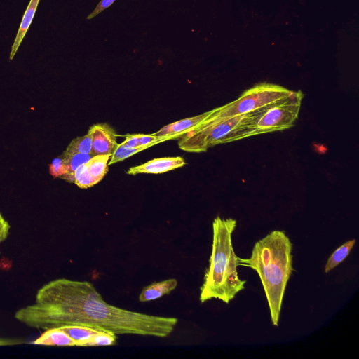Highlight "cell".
Instances as JSON below:
<instances>
[{
    "mask_svg": "<svg viewBox=\"0 0 359 359\" xmlns=\"http://www.w3.org/2000/svg\"><path fill=\"white\" fill-rule=\"evenodd\" d=\"M15 318L37 330L83 325L116 334L165 338L178 323L175 317L149 315L113 306L86 280H51L36 292L32 304L19 309Z\"/></svg>",
    "mask_w": 359,
    "mask_h": 359,
    "instance_id": "obj_1",
    "label": "cell"
},
{
    "mask_svg": "<svg viewBox=\"0 0 359 359\" xmlns=\"http://www.w3.org/2000/svg\"><path fill=\"white\" fill-rule=\"evenodd\" d=\"M292 244L284 231L273 230L257 241L249 258L238 257V266L255 270L268 302L271 320L278 326L283 299L292 275Z\"/></svg>",
    "mask_w": 359,
    "mask_h": 359,
    "instance_id": "obj_2",
    "label": "cell"
},
{
    "mask_svg": "<svg viewBox=\"0 0 359 359\" xmlns=\"http://www.w3.org/2000/svg\"><path fill=\"white\" fill-rule=\"evenodd\" d=\"M236 220L219 216L212 222V252L201 287V303L217 299L229 304L245 288V280L239 278L237 272L238 257L232 245V233Z\"/></svg>",
    "mask_w": 359,
    "mask_h": 359,
    "instance_id": "obj_3",
    "label": "cell"
},
{
    "mask_svg": "<svg viewBox=\"0 0 359 359\" xmlns=\"http://www.w3.org/2000/svg\"><path fill=\"white\" fill-rule=\"evenodd\" d=\"M266 109L216 122L203 119L178 137V146L183 151L199 153L217 144L262 134L257 123Z\"/></svg>",
    "mask_w": 359,
    "mask_h": 359,
    "instance_id": "obj_4",
    "label": "cell"
},
{
    "mask_svg": "<svg viewBox=\"0 0 359 359\" xmlns=\"http://www.w3.org/2000/svg\"><path fill=\"white\" fill-rule=\"evenodd\" d=\"M292 92L278 85L262 83L248 89L236 100L210 110L204 120L216 122L264 109L284 100Z\"/></svg>",
    "mask_w": 359,
    "mask_h": 359,
    "instance_id": "obj_5",
    "label": "cell"
},
{
    "mask_svg": "<svg viewBox=\"0 0 359 359\" xmlns=\"http://www.w3.org/2000/svg\"><path fill=\"white\" fill-rule=\"evenodd\" d=\"M303 97L301 90L292 91L286 99L267 108L257 123L262 134L281 131L293 126L298 118Z\"/></svg>",
    "mask_w": 359,
    "mask_h": 359,
    "instance_id": "obj_6",
    "label": "cell"
},
{
    "mask_svg": "<svg viewBox=\"0 0 359 359\" xmlns=\"http://www.w3.org/2000/svg\"><path fill=\"white\" fill-rule=\"evenodd\" d=\"M92 139V156L97 155H112L117 145V134L107 123H96L91 126L88 131Z\"/></svg>",
    "mask_w": 359,
    "mask_h": 359,
    "instance_id": "obj_7",
    "label": "cell"
},
{
    "mask_svg": "<svg viewBox=\"0 0 359 359\" xmlns=\"http://www.w3.org/2000/svg\"><path fill=\"white\" fill-rule=\"evenodd\" d=\"M185 165L186 162L181 156L158 158L131 167L126 173L132 175L140 173L159 174L173 170Z\"/></svg>",
    "mask_w": 359,
    "mask_h": 359,
    "instance_id": "obj_8",
    "label": "cell"
},
{
    "mask_svg": "<svg viewBox=\"0 0 359 359\" xmlns=\"http://www.w3.org/2000/svg\"><path fill=\"white\" fill-rule=\"evenodd\" d=\"M209 113L210 111L195 116L177 121L163 126L152 134L163 138L165 141L170 139H177L205 119Z\"/></svg>",
    "mask_w": 359,
    "mask_h": 359,
    "instance_id": "obj_9",
    "label": "cell"
},
{
    "mask_svg": "<svg viewBox=\"0 0 359 359\" xmlns=\"http://www.w3.org/2000/svg\"><path fill=\"white\" fill-rule=\"evenodd\" d=\"M177 284L178 282L175 278L154 282L142 290L139 295V301L146 302L159 299L170 294L177 287Z\"/></svg>",
    "mask_w": 359,
    "mask_h": 359,
    "instance_id": "obj_10",
    "label": "cell"
},
{
    "mask_svg": "<svg viewBox=\"0 0 359 359\" xmlns=\"http://www.w3.org/2000/svg\"><path fill=\"white\" fill-rule=\"evenodd\" d=\"M32 344L45 346H76V343L60 327L45 331Z\"/></svg>",
    "mask_w": 359,
    "mask_h": 359,
    "instance_id": "obj_11",
    "label": "cell"
},
{
    "mask_svg": "<svg viewBox=\"0 0 359 359\" xmlns=\"http://www.w3.org/2000/svg\"><path fill=\"white\" fill-rule=\"evenodd\" d=\"M40 0H30L29 5L22 17L20 25L15 38L14 42L11 46L9 60H13L15 55L29 26L32 22L34 14Z\"/></svg>",
    "mask_w": 359,
    "mask_h": 359,
    "instance_id": "obj_12",
    "label": "cell"
},
{
    "mask_svg": "<svg viewBox=\"0 0 359 359\" xmlns=\"http://www.w3.org/2000/svg\"><path fill=\"white\" fill-rule=\"evenodd\" d=\"M76 343V346L84 347L88 341L97 333L98 330L83 325H64L60 327Z\"/></svg>",
    "mask_w": 359,
    "mask_h": 359,
    "instance_id": "obj_13",
    "label": "cell"
},
{
    "mask_svg": "<svg viewBox=\"0 0 359 359\" xmlns=\"http://www.w3.org/2000/svg\"><path fill=\"white\" fill-rule=\"evenodd\" d=\"M110 158L111 155L94 156L86 163L88 170L96 184L100 182L108 172Z\"/></svg>",
    "mask_w": 359,
    "mask_h": 359,
    "instance_id": "obj_14",
    "label": "cell"
},
{
    "mask_svg": "<svg viewBox=\"0 0 359 359\" xmlns=\"http://www.w3.org/2000/svg\"><path fill=\"white\" fill-rule=\"evenodd\" d=\"M60 156L64 160L68 168V172L61 178L69 182H74V173L75 170L81 165L87 163L92 157L91 154H63Z\"/></svg>",
    "mask_w": 359,
    "mask_h": 359,
    "instance_id": "obj_15",
    "label": "cell"
},
{
    "mask_svg": "<svg viewBox=\"0 0 359 359\" xmlns=\"http://www.w3.org/2000/svg\"><path fill=\"white\" fill-rule=\"evenodd\" d=\"M355 242V239H351L337 248L327 261L325 266V273H328L341 264L348 256Z\"/></svg>",
    "mask_w": 359,
    "mask_h": 359,
    "instance_id": "obj_16",
    "label": "cell"
},
{
    "mask_svg": "<svg viewBox=\"0 0 359 359\" xmlns=\"http://www.w3.org/2000/svg\"><path fill=\"white\" fill-rule=\"evenodd\" d=\"M92 149V139L88 133L86 135L73 139L63 152L65 154H90Z\"/></svg>",
    "mask_w": 359,
    "mask_h": 359,
    "instance_id": "obj_17",
    "label": "cell"
},
{
    "mask_svg": "<svg viewBox=\"0 0 359 359\" xmlns=\"http://www.w3.org/2000/svg\"><path fill=\"white\" fill-rule=\"evenodd\" d=\"M147 148V147H129L125 146L123 143L118 144L114 153L111 156L108 165H111L118 161H122L126 158H128V157Z\"/></svg>",
    "mask_w": 359,
    "mask_h": 359,
    "instance_id": "obj_18",
    "label": "cell"
},
{
    "mask_svg": "<svg viewBox=\"0 0 359 359\" xmlns=\"http://www.w3.org/2000/svg\"><path fill=\"white\" fill-rule=\"evenodd\" d=\"M74 183L79 188L87 189L96 184L86 163L80 165L74 173Z\"/></svg>",
    "mask_w": 359,
    "mask_h": 359,
    "instance_id": "obj_19",
    "label": "cell"
},
{
    "mask_svg": "<svg viewBox=\"0 0 359 359\" xmlns=\"http://www.w3.org/2000/svg\"><path fill=\"white\" fill-rule=\"evenodd\" d=\"M116 334L111 332L100 331L95 334L85 346H112L116 344Z\"/></svg>",
    "mask_w": 359,
    "mask_h": 359,
    "instance_id": "obj_20",
    "label": "cell"
},
{
    "mask_svg": "<svg viewBox=\"0 0 359 359\" xmlns=\"http://www.w3.org/2000/svg\"><path fill=\"white\" fill-rule=\"evenodd\" d=\"M50 174L54 177H62L68 172V168L60 156L53 160L49 165Z\"/></svg>",
    "mask_w": 359,
    "mask_h": 359,
    "instance_id": "obj_21",
    "label": "cell"
},
{
    "mask_svg": "<svg viewBox=\"0 0 359 359\" xmlns=\"http://www.w3.org/2000/svg\"><path fill=\"white\" fill-rule=\"evenodd\" d=\"M116 0H101L95 9L88 15L87 17V20L92 19L96 17L101 12L104 11V10L107 9L109 6H111Z\"/></svg>",
    "mask_w": 359,
    "mask_h": 359,
    "instance_id": "obj_22",
    "label": "cell"
},
{
    "mask_svg": "<svg viewBox=\"0 0 359 359\" xmlns=\"http://www.w3.org/2000/svg\"><path fill=\"white\" fill-rule=\"evenodd\" d=\"M10 229L11 226L8 222L0 212V245L7 239Z\"/></svg>",
    "mask_w": 359,
    "mask_h": 359,
    "instance_id": "obj_23",
    "label": "cell"
},
{
    "mask_svg": "<svg viewBox=\"0 0 359 359\" xmlns=\"http://www.w3.org/2000/svg\"><path fill=\"white\" fill-rule=\"evenodd\" d=\"M125 140L122 142L129 147H142L139 142V134H128L124 136Z\"/></svg>",
    "mask_w": 359,
    "mask_h": 359,
    "instance_id": "obj_24",
    "label": "cell"
},
{
    "mask_svg": "<svg viewBox=\"0 0 359 359\" xmlns=\"http://www.w3.org/2000/svg\"><path fill=\"white\" fill-rule=\"evenodd\" d=\"M23 343V340L20 339H11L0 337V346H12Z\"/></svg>",
    "mask_w": 359,
    "mask_h": 359,
    "instance_id": "obj_25",
    "label": "cell"
}]
</instances>
